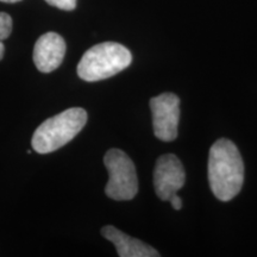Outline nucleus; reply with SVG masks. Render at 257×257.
Segmentation results:
<instances>
[{
  "instance_id": "nucleus-4",
  "label": "nucleus",
  "mask_w": 257,
  "mask_h": 257,
  "mask_svg": "<svg viewBox=\"0 0 257 257\" xmlns=\"http://www.w3.org/2000/svg\"><path fill=\"white\" fill-rule=\"evenodd\" d=\"M104 163L110 175L105 187L106 195L117 201L131 200L136 197L137 173L130 157L119 149H111L105 154Z\"/></svg>"
},
{
  "instance_id": "nucleus-8",
  "label": "nucleus",
  "mask_w": 257,
  "mask_h": 257,
  "mask_svg": "<svg viewBox=\"0 0 257 257\" xmlns=\"http://www.w3.org/2000/svg\"><path fill=\"white\" fill-rule=\"evenodd\" d=\"M101 234L106 239L113 243L117 249L118 256L120 257H159L157 252L153 246L148 245L142 240L133 238L127 236L123 231L118 230L117 227L107 225L101 229Z\"/></svg>"
},
{
  "instance_id": "nucleus-9",
  "label": "nucleus",
  "mask_w": 257,
  "mask_h": 257,
  "mask_svg": "<svg viewBox=\"0 0 257 257\" xmlns=\"http://www.w3.org/2000/svg\"><path fill=\"white\" fill-rule=\"evenodd\" d=\"M12 32V18L11 16L0 12V41H4L10 37Z\"/></svg>"
},
{
  "instance_id": "nucleus-5",
  "label": "nucleus",
  "mask_w": 257,
  "mask_h": 257,
  "mask_svg": "<svg viewBox=\"0 0 257 257\" xmlns=\"http://www.w3.org/2000/svg\"><path fill=\"white\" fill-rule=\"evenodd\" d=\"M154 134L161 141L172 142L178 137L180 99L174 93H163L150 100Z\"/></svg>"
},
{
  "instance_id": "nucleus-11",
  "label": "nucleus",
  "mask_w": 257,
  "mask_h": 257,
  "mask_svg": "<svg viewBox=\"0 0 257 257\" xmlns=\"http://www.w3.org/2000/svg\"><path fill=\"white\" fill-rule=\"evenodd\" d=\"M168 201H170V204H172V206H173V208H174V210L179 211V210H181V208H182V199L180 198L178 194L172 195Z\"/></svg>"
},
{
  "instance_id": "nucleus-3",
  "label": "nucleus",
  "mask_w": 257,
  "mask_h": 257,
  "mask_svg": "<svg viewBox=\"0 0 257 257\" xmlns=\"http://www.w3.org/2000/svg\"><path fill=\"white\" fill-rule=\"evenodd\" d=\"M131 61V53L124 46L115 42H104L83 54L78 64V75L88 82L100 81L127 68Z\"/></svg>"
},
{
  "instance_id": "nucleus-2",
  "label": "nucleus",
  "mask_w": 257,
  "mask_h": 257,
  "mask_svg": "<svg viewBox=\"0 0 257 257\" xmlns=\"http://www.w3.org/2000/svg\"><path fill=\"white\" fill-rule=\"evenodd\" d=\"M87 123V112L72 107L48 118L36 128L31 146L38 154H49L69 143Z\"/></svg>"
},
{
  "instance_id": "nucleus-10",
  "label": "nucleus",
  "mask_w": 257,
  "mask_h": 257,
  "mask_svg": "<svg viewBox=\"0 0 257 257\" xmlns=\"http://www.w3.org/2000/svg\"><path fill=\"white\" fill-rule=\"evenodd\" d=\"M48 4L55 8L63 10V11H73L76 8L78 0H46Z\"/></svg>"
},
{
  "instance_id": "nucleus-6",
  "label": "nucleus",
  "mask_w": 257,
  "mask_h": 257,
  "mask_svg": "<svg viewBox=\"0 0 257 257\" xmlns=\"http://www.w3.org/2000/svg\"><path fill=\"white\" fill-rule=\"evenodd\" d=\"M186 174L181 161L173 154L162 155L154 170V187L161 200H169L185 185Z\"/></svg>"
},
{
  "instance_id": "nucleus-13",
  "label": "nucleus",
  "mask_w": 257,
  "mask_h": 257,
  "mask_svg": "<svg viewBox=\"0 0 257 257\" xmlns=\"http://www.w3.org/2000/svg\"><path fill=\"white\" fill-rule=\"evenodd\" d=\"M0 2H3V3H9V4H14V3L22 2V0H0Z\"/></svg>"
},
{
  "instance_id": "nucleus-1",
  "label": "nucleus",
  "mask_w": 257,
  "mask_h": 257,
  "mask_svg": "<svg viewBox=\"0 0 257 257\" xmlns=\"http://www.w3.org/2000/svg\"><path fill=\"white\" fill-rule=\"evenodd\" d=\"M208 181L220 201H230L242 189L244 163L236 144L226 138L218 140L210 149Z\"/></svg>"
},
{
  "instance_id": "nucleus-7",
  "label": "nucleus",
  "mask_w": 257,
  "mask_h": 257,
  "mask_svg": "<svg viewBox=\"0 0 257 257\" xmlns=\"http://www.w3.org/2000/svg\"><path fill=\"white\" fill-rule=\"evenodd\" d=\"M66 54V42L56 32H47L34 48V62L42 73H51L60 67Z\"/></svg>"
},
{
  "instance_id": "nucleus-12",
  "label": "nucleus",
  "mask_w": 257,
  "mask_h": 257,
  "mask_svg": "<svg viewBox=\"0 0 257 257\" xmlns=\"http://www.w3.org/2000/svg\"><path fill=\"white\" fill-rule=\"evenodd\" d=\"M4 53H5V47H4V44H3V42L0 41V60L4 57Z\"/></svg>"
}]
</instances>
